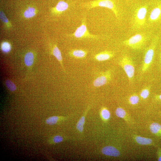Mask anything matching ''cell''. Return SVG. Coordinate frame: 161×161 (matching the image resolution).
<instances>
[{
    "label": "cell",
    "mask_w": 161,
    "mask_h": 161,
    "mask_svg": "<svg viewBox=\"0 0 161 161\" xmlns=\"http://www.w3.org/2000/svg\"><path fill=\"white\" fill-rule=\"evenodd\" d=\"M81 6L87 9L97 7L106 8L111 10L116 18L119 17L118 9L114 0H94L83 3Z\"/></svg>",
    "instance_id": "cell-1"
},
{
    "label": "cell",
    "mask_w": 161,
    "mask_h": 161,
    "mask_svg": "<svg viewBox=\"0 0 161 161\" xmlns=\"http://www.w3.org/2000/svg\"><path fill=\"white\" fill-rule=\"evenodd\" d=\"M148 6L146 5L138 7L135 11L132 18V25L136 29H140L145 25Z\"/></svg>",
    "instance_id": "cell-2"
},
{
    "label": "cell",
    "mask_w": 161,
    "mask_h": 161,
    "mask_svg": "<svg viewBox=\"0 0 161 161\" xmlns=\"http://www.w3.org/2000/svg\"><path fill=\"white\" fill-rule=\"evenodd\" d=\"M70 36L78 39H98L101 36L91 34L88 29L86 24V18L84 16L82 18L81 25L78 27L75 32L70 35Z\"/></svg>",
    "instance_id": "cell-3"
},
{
    "label": "cell",
    "mask_w": 161,
    "mask_h": 161,
    "mask_svg": "<svg viewBox=\"0 0 161 161\" xmlns=\"http://www.w3.org/2000/svg\"><path fill=\"white\" fill-rule=\"evenodd\" d=\"M158 40V37L154 38L145 52L143 64L141 68V72L143 73L148 70L153 62Z\"/></svg>",
    "instance_id": "cell-4"
},
{
    "label": "cell",
    "mask_w": 161,
    "mask_h": 161,
    "mask_svg": "<svg viewBox=\"0 0 161 161\" xmlns=\"http://www.w3.org/2000/svg\"><path fill=\"white\" fill-rule=\"evenodd\" d=\"M123 69L129 82L133 81L134 77L135 69L133 61L129 56L125 55L122 56L119 63Z\"/></svg>",
    "instance_id": "cell-5"
},
{
    "label": "cell",
    "mask_w": 161,
    "mask_h": 161,
    "mask_svg": "<svg viewBox=\"0 0 161 161\" xmlns=\"http://www.w3.org/2000/svg\"><path fill=\"white\" fill-rule=\"evenodd\" d=\"M147 40V37L144 34H138L123 42L124 45L134 50L140 49Z\"/></svg>",
    "instance_id": "cell-6"
},
{
    "label": "cell",
    "mask_w": 161,
    "mask_h": 161,
    "mask_svg": "<svg viewBox=\"0 0 161 161\" xmlns=\"http://www.w3.org/2000/svg\"><path fill=\"white\" fill-rule=\"evenodd\" d=\"M111 73L108 71L103 73L100 76L97 77L93 82L94 86L99 87L106 84L111 78Z\"/></svg>",
    "instance_id": "cell-7"
},
{
    "label": "cell",
    "mask_w": 161,
    "mask_h": 161,
    "mask_svg": "<svg viewBox=\"0 0 161 161\" xmlns=\"http://www.w3.org/2000/svg\"><path fill=\"white\" fill-rule=\"evenodd\" d=\"M161 18V4L154 8L151 12L149 20L150 22L154 23L157 22Z\"/></svg>",
    "instance_id": "cell-8"
},
{
    "label": "cell",
    "mask_w": 161,
    "mask_h": 161,
    "mask_svg": "<svg viewBox=\"0 0 161 161\" xmlns=\"http://www.w3.org/2000/svg\"><path fill=\"white\" fill-rule=\"evenodd\" d=\"M115 53L111 51H105L96 55L95 58L97 61L103 62L109 60L113 57Z\"/></svg>",
    "instance_id": "cell-9"
},
{
    "label": "cell",
    "mask_w": 161,
    "mask_h": 161,
    "mask_svg": "<svg viewBox=\"0 0 161 161\" xmlns=\"http://www.w3.org/2000/svg\"><path fill=\"white\" fill-rule=\"evenodd\" d=\"M101 152L104 155L113 157H118L120 155L119 151L117 149L111 146L103 147L102 149Z\"/></svg>",
    "instance_id": "cell-10"
},
{
    "label": "cell",
    "mask_w": 161,
    "mask_h": 161,
    "mask_svg": "<svg viewBox=\"0 0 161 161\" xmlns=\"http://www.w3.org/2000/svg\"><path fill=\"white\" fill-rule=\"evenodd\" d=\"M68 4L64 1H59L53 8L54 13L60 14L67 10L69 8Z\"/></svg>",
    "instance_id": "cell-11"
},
{
    "label": "cell",
    "mask_w": 161,
    "mask_h": 161,
    "mask_svg": "<svg viewBox=\"0 0 161 161\" xmlns=\"http://www.w3.org/2000/svg\"><path fill=\"white\" fill-rule=\"evenodd\" d=\"M88 52L82 49H74L69 52L70 55L73 58L77 59H82L86 56Z\"/></svg>",
    "instance_id": "cell-12"
},
{
    "label": "cell",
    "mask_w": 161,
    "mask_h": 161,
    "mask_svg": "<svg viewBox=\"0 0 161 161\" xmlns=\"http://www.w3.org/2000/svg\"><path fill=\"white\" fill-rule=\"evenodd\" d=\"M34 56L33 53L31 52L27 53L25 55L24 58L25 63L27 66H30L33 64Z\"/></svg>",
    "instance_id": "cell-13"
},
{
    "label": "cell",
    "mask_w": 161,
    "mask_h": 161,
    "mask_svg": "<svg viewBox=\"0 0 161 161\" xmlns=\"http://www.w3.org/2000/svg\"><path fill=\"white\" fill-rule=\"evenodd\" d=\"M53 55L62 64V54L60 50L56 45H55L53 50Z\"/></svg>",
    "instance_id": "cell-14"
},
{
    "label": "cell",
    "mask_w": 161,
    "mask_h": 161,
    "mask_svg": "<svg viewBox=\"0 0 161 161\" xmlns=\"http://www.w3.org/2000/svg\"><path fill=\"white\" fill-rule=\"evenodd\" d=\"M136 140L137 143L141 145H147L151 144L152 143V140L149 138L137 136Z\"/></svg>",
    "instance_id": "cell-15"
},
{
    "label": "cell",
    "mask_w": 161,
    "mask_h": 161,
    "mask_svg": "<svg viewBox=\"0 0 161 161\" xmlns=\"http://www.w3.org/2000/svg\"><path fill=\"white\" fill-rule=\"evenodd\" d=\"M36 14V10L33 7H28L25 12L24 15L26 18H29L34 16Z\"/></svg>",
    "instance_id": "cell-16"
},
{
    "label": "cell",
    "mask_w": 161,
    "mask_h": 161,
    "mask_svg": "<svg viewBox=\"0 0 161 161\" xmlns=\"http://www.w3.org/2000/svg\"><path fill=\"white\" fill-rule=\"evenodd\" d=\"M150 130L152 133L156 134L159 133L161 130V126L157 123H154L150 127Z\"/></svg>",
    "instance_id": "cell-17"
},
{
    "label": "cell",
    "mask_w": 161,
    "mask_h": 161,
    "mask_svg": "<svg viewBox=\"0 0 161 161\" xmlns=\"http://www.w3.org/2000/svg\"><path fill=\"white\" fill-rule=\"evenodd\" d=\"M59 117L57 116H53L47 119L46 120V123L47 124L49 125H53L58 122L59 120Z\"/></svg>",
    "instance_id": "cell-18"
},
{
    "label": "cell",
    "mask_w": 161,
    "mask_h": 161,
    "mask_svg": "<svg viewBox=\"0 0 161 161\" xmlns=\"http://www.w3.org/2000/svg\"><path fill=\"white\" fill-rule=\"evenodd\" d=\"M85 122V117L82 116L79 120L77 125V129L80 132H82L83 130L84 125Z\"/></svg>",
    "instance_id": "cell-19"
},
{
    "label": "cell",
    "mask_w": 161,
    "mask_h": 161,
    "mask_svg": "<svg viewBox=\"0 0 161 161\" xmlns=\"http://www.w3.org/2000/svg\"><path fill=\"white\" fill-rule=\"evenodd\" d=\"M5 84L8 88L11 91H14L16 89L15 84L12 81L7 80L5 81Z\"/></svg>",
    "instance_id": "cell-20"
},
{
    "label": "cell",
    "mask_w": 161,
    "mask_h": 161,
    "mask_svg": "<svg viewBox=\"0 0 161 161\" xmlns=\"http://www.w3.org/2000/svg\"><path fill=\"white\" fill-rule=\"evenodd\" d=\"M149 88H145L141 91L140 95L144 99H146L149 97L150 93V90Z\"/></svg>",
    "instance_id": "cell-21"
},
{
    "label": "cell",
    "mask_w": 161,
    "mask_h": 161,
    "mask_svg": "<svg viewBox=\"0 0 161 161\" xmlns=\"http://www.w3.org/2000/svg\"><path fill=\"white\" fill-rule=\"evenodd\" d=\"M1 49L3 52L8 53L11 50V45L8 42H4L2 44Z\"/></svg>",
    "instance_id": "cell-22"
},
{
    "label": "cell",
    "mask_w": 161,
    "mask_h": 161,
    "mask_svg": "<svg viewBox=\"0 0 161 161\" xmlns=\"http://www.w3.org/2000/svg\"><path fill=\"white\" fill-rule=\"evenodd\" d=\"M139 100V97L136 95L131 96L129 99L130 103L132 105H136L138 103Z\"/></svg>",
    "instance_id": "cell-23"
},
{
    "label": "cell",
    "mask_w": 161,
    "mask_h": 161,
    "mask_svg": "<svg viewBox=\"0 0 161 161\" xmlns=\"http://www.w3.org/2000/svg\"><path fill=\"white\" fill-rule=\"evenodd\" d=\"M116 113L118 117L121 118H123L126 115L125 110L121 108H118L116 109Z\"/></svg>",
    "instance_id": "cell-24"
},
{
    "label": "cell",
    "mask_w": 161,
    "mask_h": 161,
    "mask_svg": "<svg viewBox=\"0 0 161 161\" xmlns=\"http://www.w3.org/2000/svg\"><path fill=\"white\" fill-rule=\"evenodd\" d=\"M101 114L103 118L106 120L109 119L110 116V112L106 109H103L102 110Z\"/></svg>",
    "instance_id": "cell-25"
},
{
    "label": "cell",
    "mask_w": 161,
    "mask_h": 161,
    "mask_svg": "<svg viewBox=\"0 0 161 161\" xmlns=\"http://www.w3.org/2000/svg\"><path fill=\"white\" fill-rule=\"evenodd\" d=\"M63 140V138L60 136H55L53 138V141L55 143H60Z\"/></svg>",
    "instance_id": "cell-26"
},
{
    "label": "cell",
    "mask_w": 161,
    "mask_h": 161,
    "mask_svg": "<svg viewBox=\"0 0 161 161\" xmlns=\"http://www.w3.org/2000/svg\"><path fill=\"white\" fill-rule=\"evenodd\" d=\"M0 15H1V19L2 21L5 23H8V19L3 12L1 11Z\"/></svg>",
    "instance_id": "cell-27"
},
{
    "label": "cell",
    "mask_w": 161,
    "mask_h": 161,
    "mask_svg": "<svg viewBox=\"0 0 161 161\" xmlns=\"http://www.w3.org/2000/svg\"><path fill=\"white\" fill-rule=\"evenodd\" d=\"M156 98L157 99L159 100L161 102V94L159 95H157L156 96Z\"/></svg>",
    "instance_id": "cell-28"
},
{
    "label": "cell",
    "mask_w": 161,
    "mask_h": 161,
    "mask_svg": "<svg viewBox=\"0 0 161 161\" xmlns=\"http://www.w3.org/2000/svg\"><path fill=\"white\" fill-rule=\"evenodd\" d=\"M160 64L161 66V51L160 53Z\"/></svg>",
    "instance_id": "cell-29"
},
{
    "label": "cell",
    "mask_w": 161,
    "mask_h": 161,
    "mask_svg": "<svg viewBox=\"0 0 161 161\" xmlns=\"http://www.w3.org/2000/svg\"><path fill=\"white\" fill-rule=\"evenodd\" d=\"M158 161H161V156L159 158Z\"/></svg>",
    "instance_id": "cell-30"
}]
</instances>
